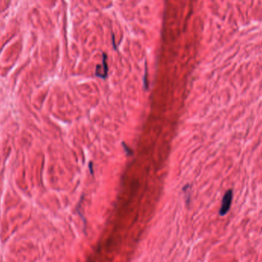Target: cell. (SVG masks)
I'll return each mask as SVG.
<instances>
[{
	"instance_id": "cell-1",
	"label": "cell",
	"mask_w": 262,
	"mask_h": 262,
	"mask_svg": "<svg viewBox=\"0 0 262 262\" xmlns=\"http://www.w3.org/2000/svg\"><path fill=\"white\" fill-rule=\"evenodd\" d=\"M232 198H233V192L232 190H228L224 195L223 199H222L221 208H220L219 214L221 215H225L228 213L231 208Z\"/></svg>"
},
{
	"instance_id": "cell-2",
	"label": "cell",
	"mask_w": 262,
	"mask_h": 262,
	"mask_svg": "<svg viewBox=\"0 0 262 262\" xmlns=\"http://www.w3.org/2000/svg\"><path fill=\"white\" fill-rule=\"evenodd\" d=\"M95 75L103 79H106L107 77L108 65H107V56L105 53H103L102 64H97L96 67Z\"/></svg>"
},
{
	"instance_id": "cell-3",
	"label": "cell",
	"mask_w": 262,
	"mask_h": 262,
	"mask_svg": "<svg viewBox=\"0 0 262 262\" xmlns=\"http://www.w3.org/2000/svg\"><path fill=\"white\" fill-rule=\"evenodd\" d=\"M147 63H146L145 74H144V79H143V87L145 90H147V88H148V83H147Z\"/></svg>"
},
{
	"instance_id": "cell-4",
	"label": "cell",
	"mask_w": 262,
	"mask_h": 262,
	"mask_svg": "<svg viewBox=\"0 0 262 262\" xmlns=\"http://www.w3.org/2000/svg\"><path fill=\"white\" fill-rule=\"evenodd\" d=\"M122 146H123V147H124V150H125L126 154H127V156L133 155V151H132V150H131V149H130V148H129V147H127V144H126L125 143L123 142V143H122Z\"/></svg>"
},
{
	"instance_id": "cell-5",
	"label": "cell",
	"mask_w": 262,
	"mask_h": 262,
	"mask_svg": "<svg viewBox=\"0 0 262 262\" xmlns=\"http://www.w3.org/2000/svg\"><path fill=\"white\" fill-rule=\"evenodd\" d=\"M92 166H93V162H89V169H90L91 173L93 175V174H94V172H93V167H92Z\"/></svg>"
}]
</instances>
